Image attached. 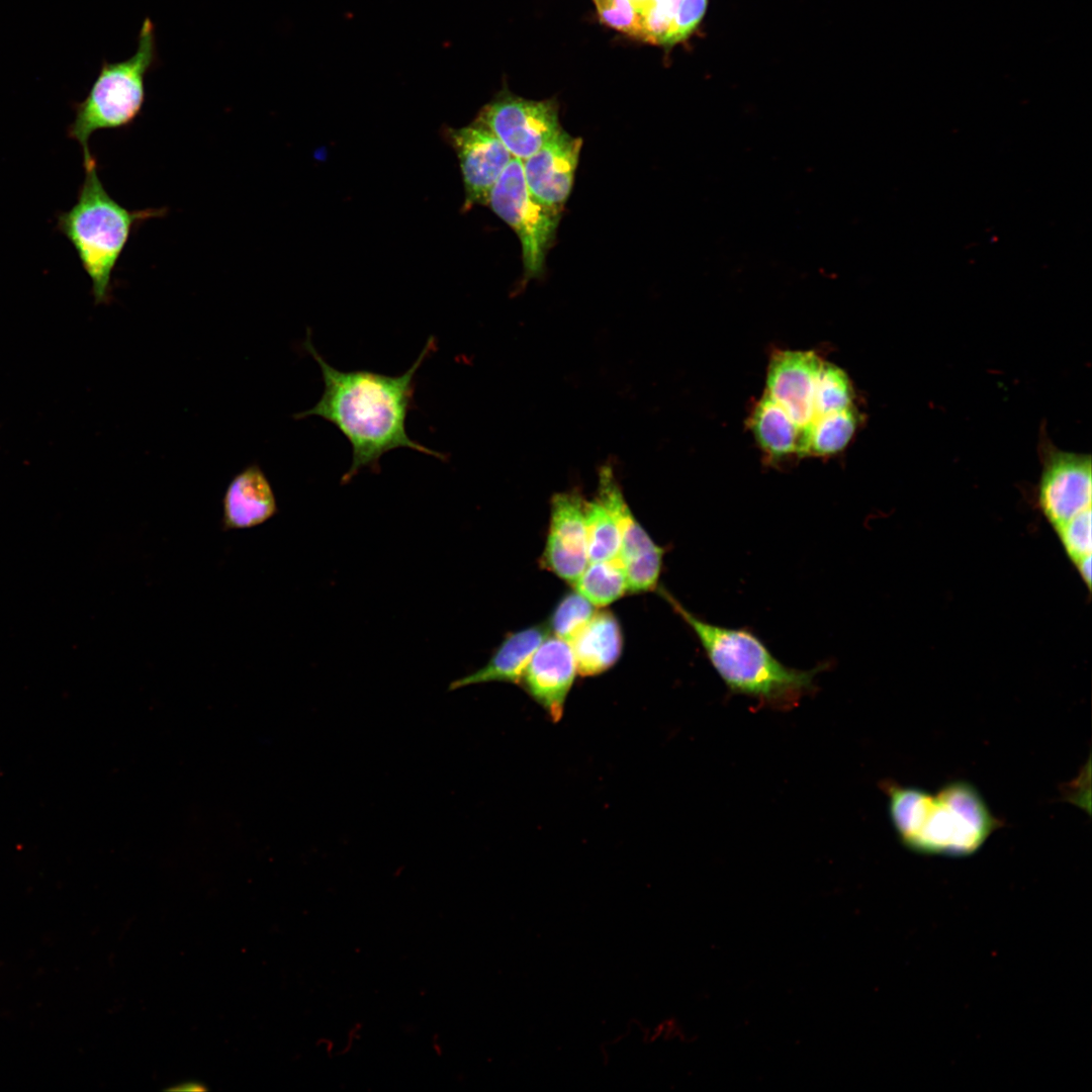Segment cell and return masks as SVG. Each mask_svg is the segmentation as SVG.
Here are the masks:
<instances>
[{
	"instance_id": "cell-13",
	"label": "cell",
	"mask_w": 1092,
	"mask_h": 1092,
	"mask_svg": "<svg viewBox=\"0 0 1092 1092\" xmlns=\"http://www.w3.org/2000/svg\"><path fill=\"white\" fill-rule=\"evenodd\" d=\"M576 672L570 644L556 636H547L531 656L520 682L551 720L557 722Z\"/></svg>"
},
{
	"instance_id": "cell-30",
	"label": "cell",
	"mask_w": 1092,
	"mask_h": 1092,
	"mask_svg": "<svg viewBox=\"0 0 1092 1092\" xmlns=\"http://www.w3.org/2000/svg\"><path fill=\"white\" fill-rule=\"evenodd\" d=\"M639 12L650 0H630Z\"/></svg>"
},
{
	"instance_id": "cell-28",
	"label": "cell",
	"mask_w": 1092,
	"mask_h": 1092,
	"mask_svg": "<svg viewBox=\"0 0 1092 1092\" xmlns=\"http://www.w3.org/2000/svg\"><path fill=\"white\" fill-rule=\"evenodd\" d=\"M1091 559V555H1088L1074 563L1078 573L1080 574L1081 578L1083 579L1089 590L1091 589L1092 582Z\"/></svg>"
},
{
	"instance_id": "cell-5",
	"label": "cell",
	"mask_w": 1092,
	"mask_h": 1092,
	"mask_svg": "<svg viewBox=\"0 0 1092 1092\" xmlns=\"http://www.w3.org/2000/svg\"><path fill=\"white\" fill-rule=\"evenodd\" d=\"M159 64L156 26L146 17L134 54L112 63L103 59L88 94L73 104L75 117L67 133L81 146L84 166L95 161L89 147L94 132L126 127L139 117L146 101V78Z\"/></svg>"
},
{
	"instance_id": "cell-19",
	"label": "cell",
	"mask_w": 1092,
	"mask_h": 1092,
	"mask_svg": "<svg viewBox=\"0 0 1092 1092\" xmlns=\"http://www.w3.org/2000/svg\"><path fill=\"white\" fill-rule=\"evenodd\" d=\"M860 420L855 405L817 417L809 431L806 457H828L844 450L855 435Z\"/></svg>"
},
{
	"instance_id": "cell-10",
	"label": "cell",
	"mask_w": 1092,
	"mask_h": 1092,
	"mask_svg": "<svg viewBox=\"0 0 1092 1092\" xmlns=\"http://www.w3.org/2000/svg\"><path fill=\"white\" fill-rule=\"evenodd\" d=\"M444 138L455 151L464 186L463 210L487 204L489 193L514 158L479 119L460 127H446Z\"/></svg>"
},
{
	"instance_id": "cell-20",
	"label": "cell",
	"mask_w": 1092,
	"mask_h": 1092,
	"mask_svg": "<svg viewBox=\"0 0 1092 1092\" xmlns=\"http://www.w3.org/2000/svg\"><path fill=\"white\" fill-rule=\"evenodd\" d=\"M573 585L595 607L609 606L628 592L625 570L619 557L588 562Z\"/></svg>"
},
{
	"instance_id": "cell-7",
	"label": "cell",
	"mask_w": 1092,
	"mask_h": 1092,
	"mask_svg": "<svg viewBox=\"0 0 1092 1092\" xmlns=\"http://www.w3.org/2000/svg\"><path fill=\"white\" fill-rule=\"evenodd\" d=\"M477 119L521 161L533 155L562 128L558 108L551 100H529L500 94L487 103Z\"/></svg>"
},
{
	"instance_id": "cell-2",
	"label": "cell",
	"mask_w": 1092,
	"mask_h": 1092,
	"mask_svg": "<svg viewBox=\"0 0 1092 1092\" xmlns=\"http://www.w3.org/2000/svg\"><path fill=\"white\" fill-rule=\"evenodd\" d=\"M882 788L899 841L915 852L970 855L1002 824L966 781L950 782L935 794L891 782Z\"/></svg>"
},
{
	"instance_id": "cell-18",
	"label": "cell",
	"mask_w": 1092,
	"mask_h": 1092,
	"mask_svg": "<svg viewBox=\"0 0 1092 1092\" xmlns=\"http://www.w3.org/2000/svg\"><path fill=\"white\" fill-rule=\"evenodd\" d=\"M748 426L768 461L799 457L800 430L784 408L763 393L754 404Z\"/></svg>"
},
{
	"instance_id": "cell-29",
	"label": "cell",
	"mask_w": 1092,
	"mask_h": 1092,
	"mask_svg": "<svg viewBox=\"0 0 1092 1092\" xmlns=\"http://www.w3.org/2000/svg\"><path fill=\"white\" fill-rule=\"evenodd\" d=\"M202 1089H203V1085H201L200 1083H196V1082H185V1083H181V1084L176 1085L175 1087L171 1088V1090H181V1091H185V1090L186 1091H193V1090L194 1091H199V1090H202Z\"/></svg>"
},
{
	"instance_id": "cell-12",
	"label": "cell",
	"mask_w": 1092,
	"mask_h": 1092,
	"mask_svg": "<svg viewBox=\"0 0 1092 1092\" xmlns=\"http://www.w3.org/2000/svg\"><path fill=\"white\" fill-rule=\"evenodd\" d=\"M582 139L561 129L522 162L531 194L541 203L562 211L574 182Z\"/></svg>"
},
{
	"instance_id": "cell-1",
	"label": "cell",
	"mask_w": 1092,
	"mask_h": 1092,
	"mask_svg": "<svg viewBox=\"0 0 1092 1092\" xmlns=\"http://www.w3.org/2000/svg\"><path fill=\"white\" fill-rule=\"evenodd\" d=\"M304 349L317 362L324 382L318 401L309 410L293 416L299 420L321 417L333 424L352 447V462L342 477L348 483L360 470L378 471L381 457L394 449L408 448L446 460V455L410 438L406 417L413 408L416 374L436 350V339H428L413 365L400 375H385L369 370L342 371L330 365L312 344L310 332Z\"/></svg>"
},
{
	"instance_id": "cell-25",
	"label": "cell",
	"mask_w": 1092,
	"mask_h": 1092,
	"mask_svg": "<svg viewBox=\"0 0 1092 1092\" xmlns=\"http://www.w3.org/2000/svg\"><path fill=\"white\" fill-rule=\"evenodd\" d=\"M1091 509H1088L1055 529L1068 558L1073 563L1091 555Z\"/></svg>"
},
{
	"instance_id": "cell-27",
	"label": "cell",
	"mask_w": 1092,
	"mask_h": 1092,
	"mask_svg": "<svg viewBox=\"0 0 1092 1092\" xmlns=\"http://www.w3.org/2000/svg\"><path fill=\"white\" fill-rule=\"evenodd\" d=\"M708 0H678L673 22L664 46L685 40L701 22Z\"/></svg>"
},
{
	"instance_id": "cell-3",
	"label": "cell",
	"mask_w": 1092,
	"mask_h": 1092,
	"mask_svg": "<svg viewBox=\"0 0 1092 1092\" xmlns=\"http://www.w3.org/2000/svg\"><path fill=\"white\" fill-rule=\"evenodd\" d=\"M660 595L693 630L731 693L771 709L789 710L815 691V676L824 664L809 670L788 667L752 632L710 624L687 610L666 589L661 588Z\"/></svg>"
},
{
	"instance_id": "cell-21",
	"label": "cell",
	"mask_w": 1092,
	"mask_h": 1092,
	"mask_svg": "<svg viewBox=\"0 0 1092 1092\" xmlns=\"http://www.w3.org/2000/svg\"><path fill=\"white\" fill-rule=\"evenodd\" d=\"M584 521L588 561L617 558L621 548L618 523L598 496L592 502L585 500Z\"/></svg>"
},
{
	"instance_id": "cell-26",
	"label": "cell",
	"mask_w": 1092,
	"mask_h": 1092,
	"mask_svg": "<svg viewBox=\"0 0 1092 1092\" xmlns=\"http://www.w3.org/2000/svg\"><path fill=\"white\" fill-rule=\"evenodd\" d=\"M605 24L636 38L640 37V16L630 0H594Z\"/></svg>"
},
{
	"instance_id": "cell-23",
	"label": "cell",
	"mask_w": 1092,
	"mask_h": 1092,
	"mask_svg": "<svg viewBox=\"0 0 1092 1092\" xmlns=\"http://www.w3.org/2000/svg\"><path fill=\"white\" fill-rule=\"evenodd\" d=\"M595 613V606L590 602L578 592H570L554 608L548 629L554 636L569 643Z\"/></svg>"
},
{
	"instance_id": "cell-4",
	"label": "cell",
	"mask_w": 1092,
	"mask_h": 1092,
	"mask_svg": "<svg viewBox=\"0 0 1092 1092\" xmlns=\"http://www.w3.org/2000/svg\"><path fill=\"white\" fill-rule=\"evenodd\" d=\"M84 168L77 200L58 213L57 229L76 251L91 280L95 304H101L110 299L112 273L131 234L146 220L164 216L167 209L125 208L104 188L96 161Z\"/></svg>"
},
{
	"instance_id": "cell-14",
	"label": "cell",
	"mask_w": 1092,
	"mask_h": 1092,
	"mask_svg": "<svg viewBox=\"0 0 1092 1092\" xmlns=\"http://www.w3.org/2000/svg\"><path fill=\"white\" fill-rule=\"evenodd\" d=\"M277 512L272 486L261 467L250 464L230 481L222 498V525L226 530L259 526Z\"/></svg>"
},
{
	"instance_id": "cell-16",
	"label": "cell",
	"mask_w": 1092,
	"mask_h": 1092,
	"mask_svg": "<svg viewBox=\"0 0 1092 1092\" xmlns=\"http://www.w3.org/2000/svg\"><path fill=\"white\" fill-rule=\"evenodd\" d=\"M548 630L545 625H535L509 634L485 665L453 680L448 690L491 681L520 682L527 663L548 636Z\"/></svg>"
},
{
	"instance_id": "cell-17",
	"label": "cell",
	"mask_w": 1092,
	"mask_h": 1092,
	"mask_svg": "<svg viewBox=\"0 0 1092 1092\" xmlns=\"http://www.w3.org/2000/svg\"><path fill=\"white\" fill-rule=\"evenodd\" d=\"M623 642L617 617L610 611L596 612L569 642L577 672L593 676L607 671L621 657Z\"/></svg>"
},
{
	"instance_id": "cell-22",
	"label": "cell",
	"mask_w": 1092,
	"mask_h": 1092,
	"mask_svg": "<svg viewBox=\"0 0 1092 1092\" xmlns=\"http://www.w3.org/2000/svg\"><path fill=\"white\" fill-rule=\"evenodd\" d=\"M813 403L816 418L854 405L853 386L842 368L822 361L815 380Z\"/></svg>"
},
{
	"instance_id": "cell-15",
	"label": "cell",
	"mask_w": 1092,
	"mask_h": 1092,
	"mask_svg": "<svg viewBox=\"0 0 1092 1092\" xmlns=\"http://www.w3.org/2000/svg\"><path fill=\"white\" fill-rule=\"evenodd\" d=\"M598 497L611 511L621 535L619 559L625 569L662 564L664 549L634 517L611 468L600 472Z\"/></svg>"
},
{
	"instance_id": "cell-11",
	"label": "cell",
	"mask_w": 1092,
	"mask_h": 1092,
	"mask_svg": "<svg viewBox=\"0 0 1092 1092\" xmlns=\"http://www.w3.org/2000/svg\"><path fill=\"white\" fill-rule=\"evenodd\" d=\"M585 500L576 492H562L551 499L549 529L541 564L559 578L574 584L588 564Z\"/></svg>"
},
{
	"instance_id": "cell-24",
	"label": "cell",
	"mask_w": 1092,
	"mask_h": 1092,
	"mask_svg": "<svg viewBox=\"0 0 1092 1092\" xmlns=\"http://www.w3.org/2000/svg\"><path fill=\"white\" fill-rule=\"evenodd\" d=\"M678 0H650L638 13L640 37L647 42L664 44L670 31Z\"/></svg>"
},
{
	"instance_id": "cell-6",
	"label": "cell",
	"mask_w": 1092,
	"mask_h": 1092,
	"mask_svg": "<svg viewBox=\"0 0 1092 1092\" xmlns=\"http://www.w3.org/2000/svg\"><path fill=\"white\" fill-rule=\"evenodd\" d=\"M487 204L518 236L527 278L541 274L561 211L538 201L529 191L522 162L513 158L491 189Z\"/></svg>"
},
{
	"instance_id": "cell-9",
	"label": "cell",
	"mask_w": 1092,
	"mask_h": 1092,
	"mask_svg": "<svg viewBox=\"0 0 1092 1092\" xmlns=\"http://www.w3.org/2000/svg\"><path fill=\"white\" fill-rule=\"evenodd\" d=\"M823 359L814 351L776 350L769 358L764 393L780 404L800 430L799 458L806 457L816 419L815 380Z\"/></svg>"
},
{
	"instance_id": "cell-8",
	"label": "cell",
	"mask_w": 1092,
	"mask_h": 1092,
	"mask_svg": "<svg viewBox=\"0 0 1092 1092\" xmlns=\"http://www.w3.org/2000/svg\"><path fill=\"white\" fill-rule=\"evenodd\" d=\"M1042 469L1036 502L1054 529L1091 509L1092 466L1089 454L1042 445Z\"/></svg>"
}]
</instances>
